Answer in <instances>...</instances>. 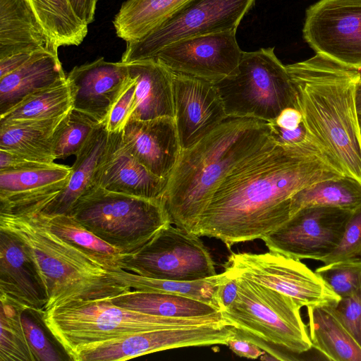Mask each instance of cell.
Masks as SVG:
<instances>
[{
  "label": "cell",
  "mask_w": 361,
  "mask_h": 361,
  "mask_svg": "<svg viewBox=\"0 0 361 361\" xmlns=\"http://www.w3.org/2000/svg\"><path fill=\"white\" fill-rule=\"evenodd\" d=\"M24 310L1 301L0 361H36L21 321Z\"/></svg>",
  "instance_id": "e575fe53"
},
{
  "label": "cell",
  "mask_w": 361,
  "mask_h": 361,
  "mask_svg": "<svg viewBox=\"0 0 361 361\" xmlns=\"http://www.w3.org/2000/svg\"><path fill=\"white\" fill-rule=\"evenodd\" d=\"M28 0H0V59L22 52L58 55Z\"/></svg>",
  "instance_id": "7402d4cb"
},
{
  "label": "cell",
  "mask_w": 361,
  "mask_h": 361,
  "mask_svg": "<svg viewBox=\"0 0 361 361\" xmlns=\"http://www.w3.org/2000/svg\"><path fill=\"white\" fill-rule=\"evenodd\" d=\"M73 108V94L67 78L31 94L0 116V122L42 120L61 117Z\"/></svg>",
  "instance_id": "d6a6232c"
},
{
  "label": "cell",
  "mask_w": 361,
  "mask_h": 361,
  "mask_svg": "<svg viewBox=\"0 0 361 361\" xmlns=\"http://www.w3.org/2000/svg\"><path fill=\"white\" fill-rule=\"evenodd\" d=\"M126 63L130 75L136 81L130 118L140 121L174 118L173 72L154 59Z\"/></svg>",
  "instance_id": "603a6c76"
},
{
  "label": "cell",
  "mask_w": 361,
  "mask_h": 361,
  "mask_svg": "<svg viewBox=\"0 0 361 361\" xmlns=\"http://www.w3.org/2000/svg\"><path fill=\"white\" fill-rule=\"evenodd\" d=\"M21 321L30 347L36 361H61L62 357L46 336L39 324L24 310Z\"/></svg>",
  "instance_id": "ab89813d"
},
{
  "label": "cell",
  "mask_w": 361,
  "mask_h": 361,
  "mask_svg": "<svg viewBox=\"0 0 361 361\" xmlns=\"http://www.w3.org/2000/svg\"><path fill=\"white\" fill-rule=\"evenodd\" d=\"M110 301L127 310L160 317H196L221 312L214 305L192 298L132 289Z\"/></svg>",
  "instance_id": "83f0119b"
},
{
  "label": "cell",
  "mask_w": 361,
  "mask_h": 361,
  "mask_svg": "<svg viewBox=\"0 0 361 361\" xmlns=\"http://www.w3.org/2000/svg\"><path fill=\"white\" fill-rule=\"evenodd\" d=\"M331 308L345 329L361 348V288L331 303Z\"/></svg>",
  "instance_id": "f35d334b"
},
{
  "label": "cell",
  "mask_w": 361,
  "mask_h": 361,
  "mask_svg": "<svg viewBox=\"0 0 361 361\" xmlns=\"http://www.w3.org/2000/svg\"><path fill=\"white\" fill-rule=\"evenodd\" d=\"M286 67L307 133L338 169L361 183V125L355 106L361 69L317 53Z\"/></svg>",
  "instance_id": "3957f363"
},
{
  "label": "cell",
  "mask_w": 361,
  "mask_h": 361,
  "mask_svg": "<svg viewBox=\"0 0 361 361\" xmlns=\"http://www.w3.org/2000/svg\"><path fill=\"white\" fill-rule=\"evenodd\" d=\"M353 212L331 207H305L261 239L270 252L299 260L319 261L338 245Z\"/></svg>",
  "instance_id": "7c38bea8"
},
{
  "label": "cell",
  "mask_w": 361,
  "mask_h": 361,
  "mask_svg": "<svg viewBox=\"0 0 361 361\" xmlns=\"http://www.w3.org/2000/svg\"><path fill=\"white\" fill-rule=\"evenodd\" d=\"M302 34L315 53L361 69V0H319L306 10Z\"/></svg>",
  "instance_id": "4fadbf2b"
},
{
  "label": "cell",
  "mask_w": 361,
  "mask_h": 361,
  "mask_svg": "<svg viewBox=\"0 0 361 361\" xmlns=\"http://www.w3.org/2000/svg\"><path fill=\"white\" fill-rule=\"evenodd\" d=\"M223 267L235 276L288 295L301 307L330 304L341 298L299 259L279 253H232Z\"/></svg>",
  "instance_id": "8fae6325"
},
{
  "label": "cell",
  "mask_w": 361,
  "mask_h": 361,
  "mask_svg": "<svg viewBox=\"0 0 361 361\" xmlns=\"http://www.w3.org/2000/svg\"><path fill=\"white\" fill-rule=\"evenodd\" d=\"M190 0H127L114 20L118 37L137 42L155 29Z\"/></svg>",
  "instance_id": "f1b7e54d"
},
{
  "label": "cell",
  "mask_w": 361,
  "mask_h": 361,
  "mask_svg": "<svg viewBox=\"0 0 361 361\" xmlns=\"http://www.w3.org/2000/svg\"><path fill=\"white\" fill-rule=\"evenodd\" d=\"M109 135L104 123H99L87 142L75 155L76 159L71 167L67 185L40 213L51 216L68 214L76 200L92 187L95 171L106 147Z\"/></svg>",
  "instance_id": "d4e9b609"
},
{
  "label": "cell",
  "mask_w": 361,
  "mask_h": 361,
  "mask_svg": "<svg viewBox=\"0 0 361 361\" xmlns=\"http://www.w3.org/2000/svg\"><path fill=\"white\" fill-rule=\"evenodd\" d=\"M135 85V78L130 76V80L111 106L104 121L109 133H118L123 130L132 114Z\"/></svg>",
  "instance_id": "60d3db41"
},
{
  "label": "cell",
  "mask_w": 361,
  "mask_h": 361,
  "mask_svg": "<svg viewBox=\"0 0 361 361\" xmlns=\"http://www.w3.org/2000/svg\"><path fill=\"white\" fill-rule=\"evenodd\" d=\"M42 319L70 360L85 345L139 332L227 322L221 312L196 317H160L121 307L110 300L71 302L48 310Z\"/></svg>",
  "instance_id": "5b68a950"
},
{
  "label": "cell",
  "mask_w": 361,
  "mask_h": 361,
  "mask_svg": "<svg viewBox=\"0 0 361 361\" xmlns=\"http://www.w3.org/2000/svg\"><path fill=\"white\" fill-rule=\"evenodd\" d=\"M41 25L58 47L78 46L87 25L75 13L69 0H28Z\"/></svg>",
  "instance_id": "1f68e13d"
},
{
  "label": "cell",
  "mask_w": 361,
  "mask_h": 361,
  "mask_svg": "<svg viewBox=\"0 0 361 361\" xmlns=\"http://www.w3.org/2000/svg\"><path fill=\"white\" fill-rule=\"evenodd\" d=\"M175 122L181 149L211 133L228 116L215 85L173 72Z\"/></svg>",
  "instance_id": "2e32d148"
},
{
  "label": "cell",
  "mask_w": 361,
  "mask_h": 361,
  "mask_svg": "<svg viewBox=\"0 0 361 361\" xmlns=\"http://www.w3.org/2000/svg\"><path fill=\"white\" fill-rule=\"evenodd\" d=\"M53 163L44 162L0 149V171H20L49 166Z\"/></svg>",
  "instance_id": "7bdbcfd3"
},
{
  "label": "cell",
  "mask_w": 361,
  "mask_h": 361,
  "mask_svg": "<svg viewBox=\"0 0 361 361\" xmlns=\"http://www.w3.org/2000/svg\"><path fill=\"white\" fill-rule=\"evenodd\" d=\"M73 107L104 123L111 106L130 78L128 64L100 57L75 66L66 75Z\"/></svg>",
  "instance_id": "d6986e66"
},
{
  "label": "cell",
  "mask_w": 361,
  "mask_h": 361,
  "mask_svg": "<svg viewBox=\"0 0 361 361\" xmlns=\"http://www.w3.org/2000/svg\"><path fill=\"white\" fill-rule=\"evenodd\" d=\"M122 135L126 146L140 163L154 175L168 179L181 151L174 118H130Z\"/></svg>",
  "instance_id": "44dd1931"
},
{
  "label": "cell",
  "mask_w": 361,
  "mask_h": 361,
  "mask_svg": "<svg viewBox=\"0 0 361 361\" xmlns=\"http://www.w3.org/2000/svg\"><path fill=\"white\" fill-rule=\"evenodd\" d=\"M66 115L42 120L0 122V149L53 163L56 159L54 134Z\"/></svg>",
  "instance_id": "484cf974"
},
{
  "label": "cell",
  "mask_w": 361,
  "mask_h": 361,
  "mask_svg": "<svg viewBox=\"0 0 361 361\" xmlns=\"http://www.w3.org/2000/svg\"><path fill=\"white\" fill-rule=\"evenodd\" d=\"M357 257H361V207L353 212L336 247L319 261L327 264Z\"/></svg>",
  "instance_id": "74e56055"
},
{
  "label": "cell",
  "mask_w": 361,
  "mask_h": 361,
  "mask_svg": "<svg viewBox=\"0 0 361 361\" xmlns=\"http://www.w3.org/2000/svg\"><path fill=\"white\" fill-rule=\"evenodd\" d=\"M227 116L267 122L288 107L296 108V94L274 47L243 52L237 72L214 84Z\"/></svg>",
  "instance_id": "ba28073f"
},
{
  "label": "cell",
  "mask_w": 361,
  "mask_h": 361,
  "mask_svg": "<svg viewBox=\"0 0 361 361\" xmlns=\"http://www.w3.org/2000/svg\"><path fill=\"white\" fill-rule=\"evenodd\" d=\"M0 229L17 238L33 262L47 292L45 312L74 301L111 300L131 290L94 258L51 231L36 213H0Z\"/></svg>",
  "instance_id": "277c9868"
},
{
  "label": "cell",
  "mask_w": 361,
  "mask_h": 361,
  "mask_svg": "<svg viewBox=\"0 0 361 361\" xmlns=\"http://www.w3.org/2000/svg\"><path fill=\"white\" fill-rule=\"evenodd\" d=\"M223 274L213 298L214 305L221 312L226 310L233 302L238 290L236 276L226 270Z\"/></svg>",
  "instance_id": "b9f144b4"
},
{
  "label": "cell",
  "mask_w": 361,
  "mask_h": 361,
  "mask_svg": "<svg viewBox=\"0 0 361 361\" xmlns=\"http://www.w3.org/2000/svg\"><path fill=\"white\" fill-rule=\"evenodd\" d=\"M199 237L168 224L140 250L125 255L121 268L145 277L180 281L214 276V260Z\"/></svg>",
  "instance_id": "30bf717a"
},
{
  "label": "cell",
  "mask_w": 361,
  "mask_h": 361,
  "mask_svg": "<svg viewBox=\"0 0 361 361\" xmlns=\"http://www.w3.org/2000/svg\"><path fill=\"white\" fill-rule=\"evenodd\" d=\"M99 123L93 117L73 107L58 126L54 138L56 159L76 155L87 142Z\"/></svg>",
  "instance_id": "d590c367"
},
{
  "label": "cell",
  "mask_w": 361,
  "mask_h": 361,
  "mask_svg": "<svg viewBox=\"0 0 361 361\" xmlns=\"http://www.w3.org/2000/svg\"><path fill=\"white\" fill-rule=\"evenodd\" d=\"M355 106L358 119L361 125V79L358 81L355 89Z\"/></svg>",
  "instance_id": "c3c4849f"
},
{
  "label": "cell",
  "mask_w": 361,
  "mask_h": 361,
  "mask_svg": "<svg viewBox=\"0 0 361 361\" xmlns=\"http://www.w3.org/2000/svg\"><path fill=\"white\" fill-rule=\"evenodd\" d=\"M77 16L87 25L94 18L97 0H69Z\"/></svg>",
  "instance_id": "7dc6e473"
},
{
  "label": "cell",
  "mask_w": 361,
  "mask_h": 361,
  "mask_svg": "<svg viewBox=\"0 0 361 361\" xmlns=\"http://www.w3.org/2000/svg\"><path fill=\"white\" fill-rule=\"evenodd\" d=\"M66 79L59 56L37 52L19 68L0 78V116L31 94Z\"/></svg>",
  "instance_id": "cb8c5ba5"
},
{
  "label": "cell",
  "mask_w": 361,
  "mask_h": 361,
  "mask_svg": "<svg viewBox=\"0 0 361 361\" xmlns=\"http://www.w3.org/2000/svg\"><path fill=\"white\" fill-rule=\"evenodd\" d=\"M269 122L284 130H293L302 123V116L296 108L288 107L283 109L274 120Z\"/></svg>",
  "instance_id": "f6af8a7d"
},
{
  "label": "cell",
  "mask_w": 361,
  "mask_h": 361,
  "mask_svg": "<svg viewBox=\"0 0 361 361\" xmlns=\"http://www.w3.org/2000/svg\"><path fill=\"white\" fill-rule=\"evenodd\" d=\"M68 215L125 255L140 250L171 224L162 199L139 197L99 187L83 193Z\"/></svg>",
  "instance_id": "52a82bcc"
},
{
  "label": "cell",
  "mask_w": 361,
  "mask_h": 361,
  "mask_svg": "<svg viewBox=\"0 0 361 361\" xmlns=\"http://www.w3.org/2000/svg\"><path fill=\"white\" fill-rule=\"evenodd\" d=\"M122 132L109 133L92 187L147 199H162L168 179L154 175L134 157L123 142Z\"/></svg>",
  "instance_id": "ac0fdd59"
},
{
  "label": "cell",
  "mask_w": 361,
  "mask_h": 361,
  "mask_svg": "<svg viewBox=\"0 0 361 361\" xmlns=\"http://www.w3.org/2000/svg\"><path fill=\"white\" fill-rule=\"evenodd\" d=\"M243 51L236 30L186 38L159 50L153 58L173 73L214 84L234 75Z\"/></svg>",
  "instance_id": "9a60e30c"
},
{
  "label": "cell",
  "mask_w": 361,
  "mask_h": 361,
  "mask_svg": "<svg viewBox=\"0 0 361 361\" xmlns=\"http://www.w3.org/2000/svg\"><path fill=\"white\" fill-rule=\"evenodd\" d=\"M71 167L54 163L42 168L0 171V213H39L67 185Z\"/></svg>",
  "instance_id": "e0dca14e"
},
{
  "label": "cell",
  "mask_w": 361,
  "mask_h": 361,
  "mask_svg": "<svg viewBox=\"0 0 361 361\" xmlns=\"http://www.w3.org/2000/svg\"><path fill=\"white\" fill-rule=\"evenodd\" d=\"M307 310L312 348L329 360L361 361V348L336 317L331 303Z\"/></svg>",
  "instance_id": "4316f807"
},
{
  "label": "cell",
  "mask_w": 361,
  "mask_h": 361,
  "mask_svg": "<svg viewBox=\"0 0 361 361\" xmlns=\"http://www.w3.org/2000/svg\"><path fill=\"white\" fill-rule=\"evenodd\" d=\"M235 276L237 297L221 312L237 336L253 342L279 360H295L284 350L301 354L312 348L299 304L274 289L243 276Z\"/></svg>",
  "instance_id": "8992f818"
},
{
  "label": "cell",
  "mask_w": 361,
  "mask_h": 361,
  "mask_svg": "<svg viewBox=\"0 0 361 361\" xmlns=\"http://www.w3.org/2000/svg\"><path fill=\"white\" fill-rule=\"evenodd\" d=\"M345 176L312 136L274 146L240 165L219 185L195 235L235 244L261 239L290 217V198L319 181Z\"/></svg>",
  "instance_id": "6da1fadb"
},
{
  "label": "cell",
  "mask_w": 361,
  "mask_h": 361,
  "mask_svg": "<svg viewBox=\"0 0 361 361\" xmlns=\"http://www.w3.org/2000/svg\"><path fill=\"white\" fill-rule=\"evenodd\" d=\"M0 300L23 310L45 312L47 295L38 271L20 241L0 229Z\"/></svg>",
  "instance_id": "ffe728a7"
},
{
  "label": "cell",
  "mask_w": 361,
  "mask_h": 361,
  "mask_svg": "<svg viewBox=\"0 0 361 361\" xmlns=\"http://www.w3.org/2000/svg\"><path fill=\"white\" fill-rule=\"evenodd\" d=\"M235 336L228 322L156 329L85 345L71 360H126L173 348L226 345Z\"/></svg>",
  "instance_id": "5bb4252c"
},
{
  "label": "cell",
  "mask_w": 361,
  "mask_h": 361,
  "mask_svg": "<svg viewBox=\"0 0 361 361\" xmlns=\"http://www.w3.org/2000/svg\"><path fill=\"white\" fill-rule=\"evenodd\" d=\"M255 0H190L137 42H126L124 63L152 59L162 48L189 37L236 30Z\"/></svg>",
  "instance_id": "9c48e42d"
},
{
  "label": "cell",
  "mask_w": 361,
  "mask_h": 361,
  "mask_svg": "<svg viewBox=\"0 0 361 361\" xmlns=\"http://www.w3.org/2000/svg\"><path fill=\"white\" fill-rule=\"evenodd\" d=\"M36 214L51 231L94 258L110 272L122 269L121 260L125 254L97 237L71 216Z\"/></svg>",
  "instance_id": "f546056e"
},
{
  "label": "cell",
  "mask_w": 361,
  "mask_h": 361,
  "mask_svg": "<svg viewBox=\"0 0 361 361\" xmlns=\"http://www.w3.org/2000/svg\"><path fill=\"white\" fill-rule=\"evenodd\" d=\"M37 52H22L1 59L0 78H2L19 68L31 59Z\"/></svg>",
  "instance_id": "bcb514c9"
},
{
  "label": "cell",
  "mask_w": 361,
  "mask_h": 361,
  "mask_svg": "<svg viewBox=\"0 0 361 361\" xmlns=\"http://www.w3.org/2000/svg\"><path fill=\"white\" fill-rule=\"evenodd\" d=\"M309 207H331L355 211L361 207V183L345 176L307 186L290 198V217L300 209Z\"/></svg>",
  "instance_id": "4dcf8cb0"
},
{
  "label": "cell",
  "mask_w": 361,
  "mask_h": 361,
  "mask_svg": "<svg viewBox=\"0 0 361 361\" xmlns=\"http://www.w3.org/2000/svg\"><path fill=\"white\" fill-rule=\"evenodd\" d=\"M111 273L116 280L131 289L175 294L192 298L214 305V295L224 276V274L221 273L201 280L180 281L145 277L124 269Z\"/></svg>",
  "instance_id": "836d02e7"
},
{
  "label": "cell",
  "mask_w": 361,
  "mask_h": 361,
  "mask_svg": "<svg viewBox=\"0 0 361 361\" xmlns=\"http://www.w3.org/2000/svg\"><path fill=\"white\" fill-rule=\"evenodd\" d=\"M226 345L240 357L257 359L259 357L263 351L262 348L253 342L244 338L237 336L231 338Z\"/></svg>",
  "instance_id": "ee69618b"
},
{
  "label": "cell",
  "mask_w": 361,
  "mask_h": 361,
  "mask_svg": "<svg viewBox=\"0 0 361 361\" xmlns=\"http://www.w3.org/2000/svg\"><path fill=\"white\" fill-rule=\"evenodd\" d=\"M276 143L268 122L228 116L199 142L181 149L162 197L171 224L195 234L221 183Z\"/></svg>",
  "instance_id": "7a4b0ae2"
},
{
  "label": "cell",
  "mask_w": 361,
  "mask_h": 361,
  "mask_svg": "<svg viewBox=\"0 0 361 361\" xmlns=\"http://www.w3.org/2000/svg\"><path fill=\"white\" fill-rule=\"evenodd\" d=\"M315 272L340 298L361 288V257L324 264Z\"/></svg>",
  "instance_id": "8d00e7d4"
}]
</instances>
